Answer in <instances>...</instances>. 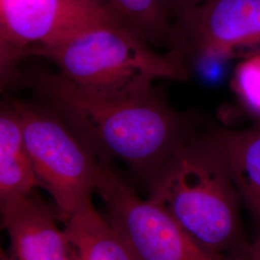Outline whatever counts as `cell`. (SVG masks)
<instances>
[{
    "label": "cell",
    "mask_w": 260,
    "mask_h": 260,
    "mask_svg": "<svg viewBox=\"0 0 260 260\" xmlns=\"http://www.w3.org/2000/svg\"><path fill=\"white\" fill-rule=\"evenodd\" d=\"M32 82L98 160L121 159L149 183L193 134L191 120L154 91L118 100L88 93L61 74L42 73Z\"/></svg>",
    "instance_id": "obj_1"
},
{
    "label": "cell",
    "mask_w": 260,
    "mask_h": 260,
    "mask_svg": "<svg viewBox=\"0 0 260 260\" xmlns=\"http://www.w3.org/2000/svg\"><path fill=\"white\" fill-rule=\"evenodd\" d=\"M43 56L88 93L134 99L153 91L157 79L185 81L186 62L174 51L158 54L126 19L111 8L86 22Z\"/></svg>",
    "instance_id": "obj_2"
},
{
    "label": "cell",
    "mask_w": 260,
    "mask_h": 260,
    "mask_svg": "<svg viewBox=\"0 0 260 260\" xmlns=\"http://www.w3.org/2000/svg\"><path fill=\"white\" fill-rule=\"evenodd\" d=\"M149 184V200L200 245L226 258L245 260L250 241L242 223L241 198L206 134L193 133Z\"/></svg>",
    "instance_id": "obj_3"
},
{
    "label": "cell",
    "mask_w": 260,
    "mask_h": 260,
    "mask_svg": "<svg viewBox=\"0 0 260 260\" xmlns=\"http://www.w3.org/2000/svg\"><path fill=\"white\" fill-rule=\"evenodd\" d=\"M11 103L19 113L38 187L51 195L64 223L92 201L100 161L52 108Z\"/></svg>",
    "instance_id": "obj_4"
},
{
    "label": "cell",
    "mask_w": 260,
    "mask_h": 260,
    "mask_svg": "<svg viewBox=\"0 0 260 260\" xmlns=\"http://www.w3.org/2000/svg\"><path fill=\"white\" fill-rule=\"evenodd\" d=\"M95 192L135 260H233L204 248L153 201H143L109 163L100 161Z\"/></svg>",
    "instance_id": "obj_5"
},
{
    "label": "cell",
    "mask_w": 260,
    "mask_h": 260,
    "mask_svg": "<svg viewBox=\"0 0 260 260\" xmlns=\"http://www.w3.org/2000/svg\"><path fill=\"white\" fill-rule=\"evenodd\" d=\"M108 8L101 0H0L2 81L21 58L39 56Z\"/></svg>",
    "instance_id": "obj_6"
},
{
    "label": "cell",
    "mask_w": 260,
    "mask_h": 260,
    "mask_svg": "<svg viewBox=\"0 0 260 260\" xmlns=\"http://www.w3.org/2000/svg\"><path fill=\"white\" fill-rule=\"evenodd\" d=\"M260 43V0H209L173 22L170 48L187 56L224 58Z\"/></svg>",
    "instance_id": "obj_7"
},
{
    "label": "cell",
    "mask_w": 260,
    "mask_h": 260,
    "mask_svg": "<svg viewBox=\"0 0 260 260\" xmlns=\"http://www.w3.org/2000/svg\"><path fill=\"white\" fill-rule=\"evenodd\" d=\"M2 228L10 237L6 260H73L72 248L56 207L37 191L1 205Z\"/></svg>",
    "instance_id": "obj_8"
},
{
    "label": "cell",
    "mask_w": 260,
    "mask_h": 260,
    "mask_svg": "<svg viewBox=\"0 0 260 260\" xmlns=\"http://www.w3.org/2000/svg\"><path fill=\"white\" fill-rule=\"evenodd\" d=\"M206 135L223 159L242 205L260 231V122L243 129L217 127Z\"/></svg>",
    "instance_id": "obj_9"
},
{
    "label": "cell",
    "mask_w": 260,
    "mask_h": 260,
    "mask_svg": "<svg viewBox=\"0 0 260 260\" xmlns=\"http://www.w3.org/2000/svg\"><path fill=\"white\" fill-rule=\"evenodd\" d=\"M38 187L19 113L3 103L0 113V205L29 195Z\"/></svg>",
    "instance_id": "obj_10"
},
{
    "label": "cell",
    "mask_w": 260,
    "mask_h": 260,
    "mask_svg": "<svg viewBox=\"0 0 260 260\" xmlns=\"http://www.w3.org/2000/svg\"><path fill=\"white\" fill-rule=\"evenodd\" d=\"M64 223L73 260H135L111 224L95 210L92 201Z\"/></svg>",
    "instance_id": "obj_11"
},
{
    "label": "cell",
    "mask_w": 260,
    "mask_h": 260,
    "mask_svg": "<svg viewBox=\"0 0 260 260\" xmlns=\"http://www.w3.org/2000/svg\"><path fill=\"white\" fill-rule=\"evenodd\" d=\"M136 28L154 47L171 48L173 22L164 0H101Z\"/></svg>",
    "instance_id": "obj_12"
},
{
    "label": "cell",
    "mask_w": 260,
    "mask_h": 260,
    "mask_svg": "<svg viewBox=\"0 0 260 260\" xmlns=\"http://www.w3.org/2000/svg\"><path fill=\"white\" fill-rule=\"evenodd\" d=\"M209 0H164L168 13L171 18H177L186 10L191 9Z\"/></svg>",
    "instance_id": "obj_13"
},
{
    "label": "cell",
    "mask_w": 260,
    "mask_h": 260,
    "mask_svg": "<svg viewBox=\"0 0 260 260\" xmlns=\"http://www.w3.org/2000/svg\"><path fill=\"white\" fill-rule=\"evenodd\" d=\"M245 260H260V231L257 236L250 242Z\"/></svg>",
    "instance_id": "obj_14"
}]
</instances>
